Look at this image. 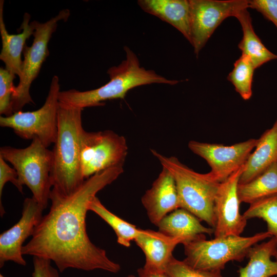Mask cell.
I'll list each match as a JSON object with an SVG mask.
<instances>
[{
    "label": "cell",
    "instance_id": "obj_1",
    "mask_svg": "<svg viewBox=\"0 0 277 277\" xmlns=\"http://www.w3.org/2000/svg\"><path fill=\"white\" fill-rule=\"evenodd\" d=\"M123 171V166H118L98 172L85 180L79 189L68 196L52 188L49 211L35 227L31 239L23 245V255L50 260L61 272L70 268L119 272L120 264L110 260L106 251L89 239L86 217L91 199Z\"/></svg>",
    "mask_w": 277,
    "mask_h": 277
},
{
    "label": "cell",
    "instance_id": "obj_2",
    "mask_svg": "<svg viewBox=\"0 0 277 277\" xmlns=\"http://www.w3.org/2000/svg\"><path fill=\"white\" fill-rule=\"evenodd\" d=\"M82 110L60 102L57 135L52 150L50 177L52 188L64 196L75 192L85 180L80 161L81 138L84 130Z\"/></svg>",
    "mask_w": 277,
    "mask_h": 277
},
{
    "label": "cell",
    "instance_id": "obj_3",
    "mask_svg": "<svg viewBox=\"0 0 277 277\" xmlns=\"http://www.w3.org/2000/svg\"><path fill=\"white\" fill-rule=\"evenodd\" d=\"M126 58L117 66L108 69L109 81L92 90L80 91L75 89L60 91L59 101L84 109L102 106L105 101L124 98L128 91L135 87L153 83L175 85L179 81L168 80L153 70L140 66L139 60L129 47H124Z\"/></svg>",
    "mask_w": 277,
    "mask_h": 277
},
{
    "label": "cell",
    "instance_id": "obj_4",
    "mask_svg": "<svg viewBox=\"0 0 277 277\" xmlns=\"http://www.w3.org/2000/svg\"><path fill=\"white\" fill-rule=\"evenodd\" d=\"M151 152L162 167L172 174L176 183L180 208L187 210L214 228V200L220 183L209 172H195L175 156H166L153 149H151Z\"/></svg>",
    "mask_w": 277,
    "mask_h": 277
},
{
    "label": "cell",
    "instance_id": "obj_5",
    "mask_svg": "<svg viewBox=\"0 0 277 277\" xmlns=\"http://www.w3.org/2000/svg\"><path fill=\"white\" fill-rule=\"evenodd\" d=\"M272 237L268 231L250 236L231 235L210 240L203 236L183 244L184 261L196 269L221 271L227 263L242 261L253 246Z\"/></svg>",
    "mask_w": 277,
    "mask_h": 277
},
{
    "label": "cell",
    "instance_id": "obj_6",
    "mask_svg": "<svg viewBox=\"0 0 277 277\" xmlns=\"http://www.w3.org/2000/svg\"><path fill=\"white\" fill-rule=\"evenodd\" d=\"M0 156L12 164L21 183L29 188L32 197L45 209L50 200L52 187L50 177L52 151L39 140L34 138L30 145L25 148L1 147Z\"/></svg>",
    "mask_w": 277,
    "mask_h": 277
},
{
    "label": "cell",
    "instance_id": "obj_7",
    "mask_svg": "<svg viewBox=\"0 0 277 277\" xmlns=\"http://www.w3.org/2000/svg\"><path fill=\"white\" fill-rule=\"evenodd\" d=\"M59 78L53 76L43 105L33 111H19L10 116L0 117V126L12 129L25 140L37 138L47 148L54 144L58 130Z\"/></svg>",
    "mask_w": 277,
    "mask_h": 277
},
{
    "label": "cell",
    "instance_id": "obj_8",
    "mask_svg": "<svg viewBox=\"0 0 277 277\" xmlns=\"http://www.w3.org/2000/svg\"><path fill=\"white\" fill-rule=\"evenodd\" d=\"M70 14L69 10L64 9L45 23L35 21L32 44L31 46L26 45L23 52L22 75L12 99L13 113L22 111L27 104L34 103L30 94L31 85L49 55V42L57 28L58 22L67 21Z\"/></svg>",
    "mask_w": 277,
    "mask_h": 277
},
{
    "label": "cell",
    "instance_id": "obj_9",
    "mask_svg": "<svg viewBox=\"0 0 277 277\" xmlns=\"http://www.w3.org/2000/svg\"><path fill=\"white\" fill-rule=\"evenodd\" d=\"M128 153L126 138L110 130L87 132L81 138V168L85 180L102 171L123 166Z\"/></svg>",
    "mask_w": 277,
    "mask_h": 277
},
{
    "label": "cell",
    "instance_id": "obj_10",
    "mask_svg": "<svg viewBox=\"0 0 277 277\" xmlns=\"http://www.w3.org/2000/svg\"><path fill=\"white\" fill-rule=\"evenodd\" d=\"M191 44L196 56L214 30L230 16L248 9V0H189Z\"/></svg>",
    "mask_w": 277,
    "mask_h": 277
},
{
    "label": "cell",
    "instance_id": "obj_11",
    "mask_svg": "<svg viewBox=\"0 0 277 277\" xmlns=\"http://www.w3.org/2000/svg\"><path fill=\"white\" fill-rule=\"evenodd\" d=\"M257 143L258 138H250L231 146L191 141L188 146L207 162L211 168L209 173L221 183L245 164Z\"/></svg>",
    "mask_w": 277,
    "mask_h": 277
},
{
    "label": "cell",
    "instance_id": "obj_12",
    "mask_svg": "<svg viewBox=\"0 0 277 277\" xmlns=\"http://www.w3.org/2000/svg\"><path fill=\"white\" fill-rule=\"evenodd\" d=\"M244 165L220 183L214 200V238L241 235L247 220L240 212L238 186Z\"/></svg>",
    "mask_w": 277,
    "mask_h": 277
},
{
    "label": "cell",
    "instance_id": "obj_13",
    "mask_svg": "<svg viewBox=\"0 0 277 277\" xmlns=\"http://www.w3.org/2000/svg\"><path fill=\"white\" fill-rule=\"evenodd\" d=\"M43 210L33 197L25 199L18 222L0 235L1 268L9 261L23 266L26 265L22 251L23 244L33 235L35 227L43 217Z\"/></svg>",
    "mask_w": 277,
    "mask_h": 277
},
{
    "label": "cell",
    "instance_id": "obj_14",
    "mask_svg": "<svg viewBox=\"0 0 277 277\" xmlns=\"http://www.w3.org/2000/svg\"><path fill=\"white\" fill-rule=\"evenodd\" d=\"M150 222L157 226L167 214L180 208L174 179L166 168L162 170L141 199Z\"/></svg>",
    "mask_w": 277,
    "mask_h": 277
},
{
    "label": "cell",
    "instance_id": "obj_15",
    "mask_svg": "<svg viewBox=\"0 0 277 277\" xmlns=\"http://www.w3.org/2000/svg\"><path fill=\"white\" fill-rule=\"evenodd\" d=\"M4 1H0V33L2 42V48L0 60L5 65V69L10 73L22 75L23 60L21 58L26 41L33 34L35 21L29 23L30 15L25 13L19 30L22 32L17 34H9L4 21L3 8Z\"/></svg>",
    "mask_w": 277,
    "mask_h": 277
},
{
    "label": "cell",
    "instance_id": "obj_16",
    "mask_svg": "<svg viewBox=\"0 0 277 277\" xmlns=\"http://www.w3.org/2000/svg\"><path fill=\"white\" fill-rule=\"evenodd\" d=\"M134 241L145 256L144 267L163 271L173 256L172 252L176 246L186 242L184 239L170 237L150 229H145Z\"/></svg>",
    "mask_w": 277,
    "mask_h": 277
},
{
    "label": "cell",
    "instance_id": "obj_17",
    "mask_svg": "<svg viewBox=\"0 0 277 277\" xmlns=\"http://www.w3.org/2000/svg\"><path fill=\"white\" fill-rule=\"evenodd\" d=\"M137 4L145 12L173 26L191 43L189 0H139Z\"/></svg>",
    "mask_w": 277,
    "mask_h": 277
},
{
    "label": "cell",
    "instance_id": "obj_18",
    "mask_svg": "<svg viewBox=\"0 0 277 277\" xmlns=\"http://www.w3.org/2000/svg\"><path fill=\"white\" fill-rule=\"evenodd\" d=\"M277 162V118L272 127L258 138L254 151L245 163L239 184L252 180Z\"/></svg>",
    "mask_w": 277,
    "mask_h": 277
},
{
    "label": "cell",
    "instance_id": "obj_19",
    "mask_svg": "<svg viewBox=\"0 0 277 277\" xmlns=\"http://www.w3.org/2000/svg\"><path fill=\"white\" fill-rule=\"evenodd\" d=\"M200 221L192 213L180 208L165 216L157 227L159 231L165 235L184 239L186 243L205 236L206 234L214 233L213 228L205 227Z\"/></svg>",
    "mask_w": 277,
    "mask_h": 277
},
{
    "label": "cell",
    "instance_id": "obj_20",
    "mask_svg": "<svg viewBox=\"0 0 277 277\" xmlns=\"http://www.w3.org/2000/svg\"><path fill=\"white\" fill-rule=\"evenodd\" d=\"M276 253L277 242L274 237L267 242L255 245L248 254V263L239 270V277H271L277 275V260H271Z\"/></svg>",
    "mask_w": 277,
    "mask_h": 277
},
{
    "label": "cell",
    "instance_id": "obj_21",
    "mask_svg": "<svg viewBox=\"0 0 277 277\" xmlns=\"http://www.w3.org/2000/svg\"><path fill=\"white\" fill-rule=\"evenodd\" d=\"M247 9L241 10L235 16L243 30V37L238 47L242 54L248 56L256 69L269 61L277 60V55L269 50L255 33Z\"/></svg>",
    "mask_w": 277,
    "mask_h": 277
},
{
    "label": "cell",
    "instance_id": "obj_22",
    "mask_svg": "<svg viewBox=\"0 0 277 277\" xmlns=\"http://www.w3.org/2000/svg\"><path fill=\"white\" fill-rule=\"evenodd\" d=\"M238 193L240 203L249 204L277 194V162L249 182L239 183Z\"/></svg>",
    "mask_w": 277,
    "mask_h": 277
},
{
    "label": "cell",
    "instance_id": "obj_23",
    "mask_svg": "<svg viewBox=\"0 0 277 277\" xmlns=\"http://www.w3.org/2000/svg\"><path fill=\"white\" fill-rule=\"evenodd\" d=\"M88 210L97 214L113 229L117 237V242L124 247H130L131 242L145 232L144 229L136 228L110 211L96 196L90 201Z\"/></svg>",
    "mask_w": 277,
    "mask_h": 277
},
{
    "label": "cell",
    "instance_id": "obj_24",
    "mask_svg": "<svg viewBox=\"0 0 277 277\" xmlns=\"http://www.w3.org/2000/svg\"><path fill=\"white\" fill-rule=\"evenodd\" d=\"M255 68L250 58L242 55L234 63L227 80L234 86L235 91L244 100L252 95V83Z\"/></svg>",
    "mask_w": 277,
    "mask_h": 277
},
{
    "label": "cell",
    "instance_id": "obj_25",
    "mask_svg": "<svg viewBox=\"0 0 277 277\" xmlns=\"http://www.w3.org/2000/svg\"><path fill=\"white\" fill-rule=\"evenodd\" d=\"M243 215L247 220L256 217L263 219L267 224V231L277 242V194L250 204Z\"/></svg>",
    "mask_w": 277,
    "mask_h": 277
},
{
    "label": "cell",
    "instance_id": "obj_26",
    "mask_svg": "<svg viewBox=\"0 0 277 277\" xmlns=\"http://www.w3.org/2000/svg\"><path fill=\"white\" fill-rule=\"evenodd\" d=\"M15 75L3 67L0 68V114L9 116L13 114L12 99L15 87Z\"/></svg>",
    "mask_w": 277,
    "mask_h": 277
},
{
    "label": "cell",
    "instance_id": "obj_27",
    "mask_svg": "<svg viewBox=\"0 0 277 277\" xmlns=\"http://www.w3.org/2000/svg\"><path fill=\"white\" fill-rule=\"evenodd\" d=\"M165 272L168 277H223L221 271H203L193 268L184 260L173 256L167 265Z\"/></svg>",
    "mask_w": 277,
    "mask_h": 277
},
{
    "label": "cell",
    "instance_id": "obj_28",
    "mask_svg": "<svg viewBox=\"0 0 277 277\" xmlns=\"http://www.w3.org/2000/svg\"><path fill=\"white\" fill-rule=\"evenodd\" d=\"M8 182H11L21 193H23V185L19 181L16 171L0 156V214L2 217L5 213L2 203V196L4 187Z\"/></svg>",
    "mask_w": 277,
    "mask_h": 277
},
{
    "label": "cell",
    "instance_id": "obj_29",
    "mask_svg": "<svg viewBox=\"0 0 277 277\" xmlns=\"http://www.w3.org/2000/svg\"><path fill=\"white\" fill-rule=\"evenodd\" d=\"M248 7L260 12L277 28V0H248Z\"/></svg>",
    "mask_w": 277,
    "mask_h": 277
},
{
    "label": "cell",
    "instance_id": "obj_30",
    "mask_svg": "<svg viewBox=\"0 0 277 277\" xmlns=\"http://www.w3.org/2000/svg\"><path fill=\"white\" fill-rule=\"evenodd\" d=\"M51 260L38 256H33V277H60L57 269L51 265Z\"/></svg>",
    "mask_w": 277,
    "mask_h": 277
},
{
    "label": "cell",
    "instance_id": "obj_31",
    "mask_svg": "<svg viewBox=\"0 0 277 277\" xmlns=\"http://www.w3.org/2000/svg\"><path fill=\"white\" fill-rule=\"evenodd\" d=\"M137 277H168L165 271L148 268L145 267L137 270Z\"/></svg>",
    "mask_w": 277,
    "mask_h": 277
},
{
    "label": "cell",
    "instance_id": "obj_32",
    "mask_svg": "<svg viewBox=\"0 0 277 277\" xmlns=\"http://www.w3.org/2000/svg\"><path fill=\"white\" fill-rule=\"evenodd\" d=\"M127 277H136V276L133 274H129Z\"/></svg>",
    "mask_w": 277,
    "mask_h": 277
},
{
    "label": "cell",
    "instance_id": "obj_33",
    "mask_svg": "<svg viewBox=\"0 0 277 277\" xmlns=\"http://www.w3.org/2000/svg\"><path fill=\"white\" fill-rule=\"evenodd\" d=\"M0 277H5V276H4L2 274H0Z\"/></svg>",
    "mask_w": 277,
    "mask_h": 277
},
{
    "label": "cell",
    "instance_id": "obj_34",
    "mask_svg": "<svg viewBox=\"0 0 277 277\" xmlns=\"http://www.w3.org/2000/svg\"><path fill=\"white\" fill-rule=\"evenodd\" d=\"M275 258L276 260H277V253L276 254V255L275 256Z\"/></svg>",
    "mask_w": 277,
    "mask_h": 277
}]
</instances>
